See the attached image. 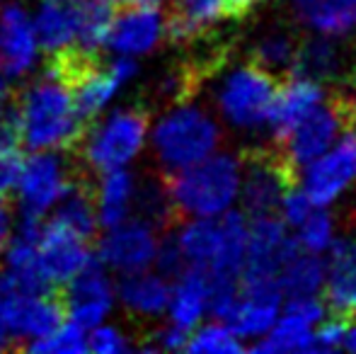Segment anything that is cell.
I'll list each match as a JSON object with an SVG mask.
<instances>
[{"mask_svg":"<svg viewBox=\"0 0 356 354\" xmlns=\"http://www.w3.org/2000/svg\"><path fill=\"white\" fill-rule=\"evenodd\" d=\"M8 119V129L27 151H73L88 124L56 63L24 81L10 102Z\"/></svg>","mask_w":356,"mask_h":354,"instance_id":"obj_1","label":"cell"},{"mask_svg":"<svg viewBox=\"0 0 356 354\" xmlns=\"http://www.w3.org/2000/svg\"><path fill=\"white\" fill-rule=\"evenodd\" d=\"M250 216L240 209L218 218H182L163 238L158 267L168 274L199 269L213 282H238L248 255Z\"/></svg>","mask_w":356,"mask_h":354,"instance_id":"obj_2","label":"cell"},{"mask_svg":"<svg viewBox=\"0 0 356 354\" xmlns=\"http://www.w3.org/2000/svg\"><path fill=\"white\" fill-rule=\"evenodd\" d=\"M225 129L207 102L177 97L168 102L148 129V153L163 175L189 168L223 146Z\"/></svg>","mask_w":356,"mask_h":354,"instance_id":"obj_3","label":"cell"},{"mask_svg":"<svg viewBox=\"0 0 356 354\" xmlns=\"http://www.w3.org/2000/svg\"><path fill=\"white\" fill-rule=\"evenodd\" d=\"M277 76L254 61H233L220 66L209 81V107L225 131L240 138L269 136Z\"/></svg>","mask_w":356,"mask_h":354,"instance_id":"obj_4","label":"cell"},{"mask_svg":"<svg viewBox=\"0 0 356 354\" xmlns=\"http://www.w3.org/2000/svg\"><path fill=\"white\" fill-rule=\"evenodd\" d=\"M243 158L230 148L218 151L189 168L165 175L170 209L179 218H218L240 204Z\"/></svg>","mask_w":356,"mask_h":354,"instance_id":"obj_5","label":"cell"},{"mask_svg":"<svg viewBox=\"0 0 356 354\" xmlns=\"http://www.w3.org/2000/svg\"><path fill=\"white\" fill-rule=\"evenodd\" d=\"M150 117L143 107H109L85 124L78 143L80 166L92 175L119 168H134L148 151Z\"/></svg>","mask_w":356,"mask_h":354,"instance_id":"obj_6","label":"cell"},{"mask_svg":"<svg viewBox=\"0 0 356 354\" xmlns=\"http://www.w3.org/2000/svg\"><path fill=\"white\" fill-rule=\"evenodd\" d=\"M63 321V303L51 289H29L10 272H0V350L32 345Z\"/></svg>","mask_w":356,"mask_h":354,"instance_id":"obj_7","label":"cell"},{"mask_svg":"<svg viewBox=\"0 0 356 354\" xmlns=\"http://www.w3.org/2000/svg\"><path fill=\"white\" fill-rule=\"evenodd\" d=\"M54 63L71 83L75 104L85 122L112 107L124 90L131 88L141 76V63L127 56H112L102 63L97 61V56L88 58L73 54V56L54 58Z\"/></svg>","mask_w":356,"mask_h":354,"instance_id":"obj_8","label":"cell"},{"mask_svg":"<svg viewBox=\"0 0 356 354\" xmlns=\"http://www.w3.org/2000/svg\"><path fill=\"white\" fill-rule=\"evenodd\" d=\"M75 179V166L63 151H29L13 189L17 211L27 218H47Z\"/></svg>","mask_w":356,"mask_h":354,"instance_id":"obj_9","label":"cell"},{"mask_svg":"<svg viewBox=\"0 0 356 354\" xmlns=\"http://www.w3.org/2000/svg\"><path fill=\"white\" fill-rule=\"evenodd\" d=\"M160 228H163L160 223L150 221L141 214H134L114 226L102 228L95 260L119 277L129 272H138V269L158 267L165 238Z\"/></svg>","mask_w":356,"mask_h":354,"instance_id":"obj_10","label":"cell"},{"mask_svg":"<svg viewBox=\"0 0 356 354\" xmlns=\"http://www.w3.org/2000/svg\"><path fill=\"white\" fill-rule=\"evenodd\" d=\"M298 187L318 207L339 204L356 187V129L347 127L318 158L298 170Z\"/></svg>","mask_w":356,"mask_h":354,"instance_id":"obj_11","label":"cell"},{"mask_svg":"<svg viewBox=\"0 0 356 354\" xmlns=\"http://www.w3.org/2000/svg\"><path fill=\"white\" fill-rule=\"evenodd\" d=\"M284 306V293L277 282H252L238 279L233 296L218 308L213 318L225 321L235 330V335L248 345L267 335L272 323L277 321Z\"/></svg>","mask_w":356,"mask_h":354,"instance_id":"obj_12","label":"cell"},{"mask_svg":"<svg viewBox=\"0 0 356 354\" xmlns=\"http://www.w3.org/2000/svg\"><path fill=\"white\" fill-rule=\"evenodd\" d=\"M170 39V15L163 5H127L112 15L107 34V51L112 56L148 58L158 54Z\"/></svg>","mask_w":356,"mask_h":354,"instance_id":"obj_13","label":"cell"},{"mask_svg":"<svg viewBox=\"0 0 356 354\" xmlns=\"http://www.w3.org/2000/svg\"><path fill=\"white\" fill-rule=\"evenodd\" d=\"M44 51L39 47L32 10L22 0H3L0 8V76L24 83L39 71Z\"/></svg>","mask_w":356,"mask_h":354,"instance_id":"obj_14","label":"cell"},{"mask_svg":"<svg viewBox=\"0 0 356 354\" xmlns=\"http://www.w3.org/2000/svg\"><path fill=\"white\" fill-rule=\"evenodd\" d=\"M347 127L349 119L344 107L327 97L277 141L282 148V161L293 170H300L313 158L327 151Z\"/></svg>","mask_w":356,"mask_h":354,"instance_id":"obj_15","label":"cell"},{"mask_svg":"<svg viewBox=\"0 0 356 354\" xmlns=\"http://www.w3.org/2000/svg\"><path fill=\"white\" fill-rule=\"evenodd\" d=\"M92 260L95 252L88 238L75 236L51 218H42L37 243V277L44 289L66 287Z\"/></svg>","mask_w":356,"mask_h":354,"instance_id":"obj_16","label":"cell"},{"mask_svg":"<svg viewBox=\"0 0 356 354\" xmlns=\"http://www.w3.org/2000/svg\"><path fill=\"white\" fill-rule=\"evenodd\" d=\"M330 316L320 296L284 298L277 321L262 340L254 342L259 352L267 354H308L315 352V332Z\"/></svg>","mask_w":356,"mask_h":354,"instance_id":"obj_17","label":"cell"},{"mask_svg":"<svg viewBox=\"0 0 356 354\" xmlns=\"http://www.w3.org/2000/svg\"><path fill=\"white\" fill-rule=\"evenodd\" d=\"M61 303L68 321L90 330L107 321L117 308V279L107 267L92 260L66 284V298Z\"/></svg>","mask_w":356,"mask_h":354,"instance_id":"obj_18","label":"cell"},{"mask_svg":"<svg viewBox=\"0 0 356 354\" xmlns=\"http://www.w3.org/2000/svg\"><path fill=\"white\" fill-rule=\"evenodd\" d=\"M293 238L289 226L277 216H254L250 218L248 255L240 272V279L252 282H277V274L284 260L293 250Z\"/></svg>","mask_w":356,"mask_h":354,"instance_id":"obj_19","label":"cell"},{"mask_svg":"<svg viewBox=\"0 0 356 354\" xmlns=\"http://www.w3.org/2000/svg\"><path fill=\"white\" fill-rule=\"evenodd\" d=\"M289 166L282 158L257 156L243 163V182H240L238 209L245 216H272L279 202L289 192Z\"/></svg>","mask_w":356,"mask_h":354,"instance_id":"obj_20","label":"cell"},{"mask_svg":"<svg viewBox=\"0 0 356 354\" xmlns=\"http://www.w3.org/2000/svg\"><path fill=\"white\" fill-rule=\"evenodd\" d=\"M170 284H172L170 274L160 267L122 274L117 279V306L134 321H163L170 298Z\"/></svg>","mask_w":356,"mask_h":354,"instance_id":"obj_21","label":"cell"},{"mask_svg":"<svg viewBox=\"0 0 356 354\" xmlns=\"http://www.w3.org/2000/svg\"><path fill=\"white\" fill-rule=\"evenodd\" d=\"M323 260L325 279L320 298L334 316H356V236H339Z\"/></svg>","mask_w":356,"mask_h":354,"instance_id":"obj_22","label":"cell"},{"mask_svg":"<svg viewBox=\"0 0 356 354\" xmlns=\"http://www.w3.org/2000/svg\"><path fill=\"white\" fill-rule=\"evenodd\" d=\"M213 282L199 269H179L170 284V298L163 321L189 335L199 323L211 318Z\"/></svg>","mask_w":356,"mask_h":354,"instance_id":"obj_23","label":"cell"},{"mask_svg":"<svg viewBox=\"0 0 356 354\" xmlns=\"http://www.w3.org/2000/svg\"><path fill=\"white\" fill-rule=\"evenodd\" d=\"M92 189L95 211H97L99 228H109L124 218L134 216L138 207V192L141 179L134 172V168H119V170L99 172Z\"/></svg>","mask_w":356,"mask_h":354,"instance_id":"obj_24","label":"cell"},{"mask_svg":"<svg viewBox=\"0 0 356 354\" xmlns=\"http://www.w3.org/2000/svg\"><path fill=\"white\" fill-rule=\"evenodd\" d=\"M327 99V88L323 83H315L303 76H291L277 86L269 117V136L274 141L284 136L293 124H298L305 114H310L320 102Z\"/></svg>","mask_w":356,"mask_h":354,"instance_id":"obj_25","label":"cell"},{"mask_svg":"<svg viewBox=\"0 0 356 354\" xmlns=\"http://www.w3.org/2000/svg\"><path fill=\"white\" fill-rule=\"evenodd\" d=\"M39 47L47 56H73L78 49V10L75 3L61 0H39L32 10Z\"/></svg>","mask_w":356,"mask_h":354,"instance_id":"obj_26","label":"cell"},{"mask_svg":"<svg viewBox=\"0 0 356 354\" xmlns=\"http://www.w3.org/2000/svg\"><path fill=\"white\" fill-rule=\"evenodd\" d=\"M289 5L308 34L339 42L356 37V0H289Z\"/></svg>","mask_w":356,"mask_h":354,"instance_id":"obj_27","label":"cell"},{"mask_svg":"<svg viewBox=\"0 0 356 354\" xmlns=\"http://www.w3.org/2000/svg\"><path fill=\"white\" fill-rule=\"evenodd\" d=\"M344 68H347V54H344L339 39L308 34L305 42H298L291 71L296 76L310 78V81L327 86V83H334L342 78Z\"/></svg>","mask_w":356,"mask_h":354,"instance_id":"obj_28","label":"cell"},{"mask_svg":"<svg viewBox=\"0 0 356 354\" xmlns=\"http://www.w3.org/2000/svg\"><path fill=\"white\" fill-rule=\"evenodd\" d=\"M175 10L170 15V39L192 42L218 27L225 19L228 0H172Z\"/></svg>","mask_w":356,"mask_h":354,"instance_id":"obj_29","label":"cell"},{"mask_svg":"<svg viewBox=\"0 0 356 354\" xmlns=\"http://www.w3.org/2000/svg\"><path fill=\"white\" fill-rule=\"evenodd\" d=\"M325 279V260L323 255H313L305 250H293L284 260L277 274V284L282 289L284 298H305L323 293Z\"/></svg>","mask_w":356,"mask_h":354,"instance_id":"obj_30","label":"cell"},{"mask_svg":"<svg viewBox=\"0 0 356 354\" xmlns=\"http://www.w3.org/2000/svg\"><path fill=\"white\" fill-rule=\"evenodd\" d=\"M47 218L56 221L58 226L73 231L75 236L88 238L92 241L95 233L99 231L97 223V211H95V199H92V189L83 182V179H75L66 194L61 197V202L54 207V211Z\"/></svg>","mask_w":356,"mask_h":354,"instance_id":"obj_31","label":"cell"},{"mask_svg":"<svg viewBox=\"0 0 356 354\" xmlns=\"http://www.w3.org/2000/svg\"><path fill=\"white\" fill-rule=\"evenodd\" d=\"M296 49H298V42L289 29L269 27L259 32L250 44V61H254L272 76H282L293 68Z\"/></svg>","mask_w":356,"mask_h":354,"instance_id":"obj_32","label":"cell"},{"mask_svg":"<svg viewBox=\"0 0 356 354\" xmlns=\"http://www.w3.org/2000/svg\"><path fill=\"white\" fill-rule=\"evenodd\" d=\"M75 10H78V49H75V56L92 58L107 47L114 8L104 5L102 0H78Z\"/></svg>","mask_w":356,"mask_h":354,"instance_id":"obj_33","label":"cell"},{"mask_svg":"<svg viewBox=\"0 0 356 354\" xmlns=\"http://www.w3.org/2000/svg\"><path fill=\"white\" fill-rule=\"evenodd\" d=\"M339 236H342L339 233V221L334 218L330 207H315L298 226L291 228L293 246L298 250L313 252V255H325L337 243Z\"/></svg>","mask_w":356,"mask_h":354,"instance_id":"obj_34","label":"cell"},{"mask_svg":"<svg viewBox=\"0 0 356 354\" xmlns=\"http://www.w3.org/2000/svg\"><path fill=\"white\" fill-rule=\"evenodd\" d=\"M245 350V342L220 318H207L187 335L184 352L192 354H238Z\"/></svg>","mask_w":356,"mask_h":354,"instance_id":"obj_35","label":"cell"},{"mask_svg":"<svg viewBox=\"0 0 356 354\" xmlns=\"http://www.w3.org/2000/svg\"><path fill=\"white\" fill-rule=\"evenodd\" d=\"M27 350L39 354H83L88 352V330H83L66 318L49 335L27 345Z\"/></svg>","mask_w":356,"mask_h":354,"instance_id":"obj_36","label":"cell"},{"mask_svg":"<svg viewBox=\"0 0 356 354\" xmlns=\"http://www.w3.org/2000/svg\"><path fill=\"white\" fill-rule=\"evenodd\" d=\"M134 350L136 342L131 332L109 318L88 330V352L92 354H129Z\"/></svg>","mask_w":356,"mask_h":354,"instance_id":"obj_37","label":"cell"},{"mask_svg":"<svg viewBox=\"0 0 356 354\" xmlns=\"http://www.w3.org/2000/svg\"><path fill=\"white\" fill-rule=\"evenodd\" d=\"M22 161V146L17 143V138L13 136L10 129H3L0 131V199L13 197Z\"/></svg>","mask_w":356,"mask_h":354,"instance_id":"obj_38","label":"cell"},{"mask_svg":"<svg viewBox=\"0 0 356 354\" xmlns=\"http://www.w3.org/2000/svg\"><path fill=\"white\" fill-rule=\"evenodd\" d=\"M318 207V204L313 202V199L308 197V194L303 192L300 187H293L291 184L289 192L284 194V199L279 202V209H277V216L282 218V221L289 226V231L293 226H298L300 221H303L305 216H308L313 209Z\"/></svg>","mask_w":356,"mask_h":354,"instance_id":"obj_39","label":"cell"},{"mask_svg":"<svg viewBox=\"0 0 356 354\" xmlns=\"http://www.w3.org/2000/svg\"><path fill=\"white\" fill-rule=\"evenodd\" d=\"M187 345V332L179 330V328L170 325L168 321H163V325H158L148 335L145 342V350L150 352H184Z\"/></svg>","mask_w":356,"mask_h":354,"instance_id":"obj_40","label":"cell"},{"mask_svg":"<svg viewBox=\"0 0 356 354\" xmlns=\"http://www.w3.org/2000/svg\"><path fill=\"white\" fill-rule=\"evenodd\" d=\"M15 223H17V218H15V209L8 204V199H0V262H3L5 243H8Z\"/></svg>","mask_w":356,"mask_h":354,"instance_id":"obj_41","label":"cell"},{"mask_svg":"<svg viewBox=\"0 0 356 354\" xmlns=\"http://www.w3.org/2000/svg\"><path fill=\"white\" fill-rule=\"evenodd\" d=\"M339 350L356 354V316L352 318H344V325H342V347Z\"/></svg>","mask_w":356,"mask_h":354,"instance_id":"obj_42","label":"cell"},{"mask_svg":"<svg viewBox=\"0 0 356 354\" xmlns=\"http://www.w3.org/2000/svg\"><path fill=\"white\" fill-rule=\"evenodd\" d=\"M8 107H10V83L0 76V131L8 129L5 127V124H8L5 122V119H8Z\"/></svg>","mask_w":356,"mask_h":354,"instance_id":"obj_43","label":"cell"},{"mask_svg":"<svg viewBox=\"0 0 356 354\" xmlns=\"http://www.w3.org/2000/svg\"><path fill=\"white\" fill-rule=\"evenodd\" d=\"M262 3L264 0H228V10L230 13H250Z\"/></svg>","mask_w":356,"mask_h":354,"instance_id":"obj_44","label":"cell"},{"mask_svg":"<svg viewBox=\"0 0 356 354\" xmlns=\"http://www.w3.org/2000/svg\"><path fill=\"white\" fill-rule=\"evenodd\" d=\"M109 8H127V5H165L168 0H102Z\"/></svg>","mask_w":356,"mask_h":354,"instance_id":"obj_45","label":"cell"},{"mask_svg":"<svg viewBox=\"0 0 356 354\" xmlns=\"http://www.w3.org/2000/svg\"><path fill=\"white\" fill-rule=\"evenodd\" d=\"M61 3H78V0H61Z\"/></svg>","mask_w":356,"mask_h":354,"instance_id":"obj_46","label":"cell"},{"mask_svg":"<svg viewBox=\"0 0 356 354\" xmlns=\"http://www.w3.org/2000/svg\"><path fill=\"white\" fill-rule=\"evenodd\" d=\"M0 3H3V0H0Z\"/></svg>","mask_w":356,"mask_h":354,"instance_id":"obj_47","label":"cell"}]
</instances>
